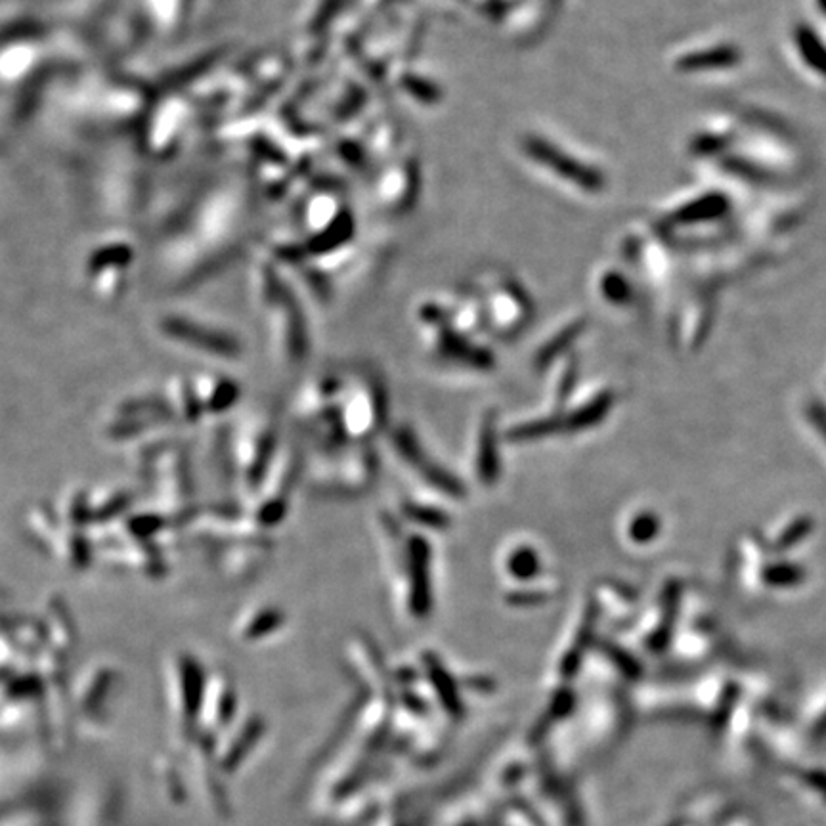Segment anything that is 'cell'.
<instances>
[{
  "mask_svg": "<svg viewBox=\"0 0 826 826\" xmlns=\"http://www.w3.org/2000/svg\"><path fill=\"white\" fill-rule=\"evenodd\" d=\"M337 459L320 463L312 471V486L333 496H356L370 488L379 473L377 454L370 444H352L350 450L335 452Z\"/></svg>",
  "mask_w": 826,
  "mask_h": 826,
  "instance_id": "1",
  "label": "cell"
},
{
  "mask_svg": "<svg viewBox=\"0 0 826 826\" xmlns=\"http://www.w3.org/2000/svg\"><path fill=\"white\" fill-rule=\"evenodd\" d=\"M387 391L375 377H360L341 400V419L352 444H370L387 425Z\"/></svg>",
  "mask_w": 826,
  "mask_h": 826,
  "instance_id": "2",
  "label": "cell"
},
{
  "mask_svg": "<svg viewBox=\"0 0 826 826\" xmlns=\"http://www.w3.org/2000/svg\"><path fill=\"white\" fill-rule=\"evenodd\" d=\"M431 557V544L425 536L412 534L406 538L400 570L406 580V607L415 620H425L433 610Z\"/></svg>",
  "mask_w": 826,
  "mask_h": 826,
  "instance_id": "3",
  "label": "cell"
},
{
  "mask_svg": "<svg viewBox=\"0 0 826 826\" xmlns=\"http://www.w3.org/2000/svg\"><path fill=\"white\" fill-rule=\"evenodd\" d=\"M392 446L396 454L402 457V461L419 473L417 477L427 482L431 488H435L436 492L452 500H463L467 496L465 484L446 467L438 465L431 456H427L425 448L408 427H398L392 433Z\"/></svg>",
  "mask_w": 826,
  "mask_h": 826,
  "instance_id": "4",
  "label": "cell"
},
{
  "mask_svg": "<svg viewBox=\"0 0 826 826\" xmlns=\"http://www.w3.org/2000/svg\"><path fill=\"white\" fill-rule=\"evenodd\" d=\"M473 471L482 486H494L500 479V448H498V415L484 412L477 423L473 440Z\"/></svg>",
  "mask_w": 826,
  "mask_h": 826,
  "instance_id": "5",
  "label": "cell"
},
{
  "mask_svg": "<svg viewBox=\"0 0 826 826\" xmlns=\"http://www.w3.org/2000/svg\"><path fill=\"white\" fill-rule=\"evenodd\" d=\"M436 350L440 356L459 362L463 366H469L473 370H490L494 364V358L490 352L479 350L477 347L467 345L461 335L457 337L454 333H442L438 337Z\"/></svg>",
  "mask_w": 826,
  "mask_h": 826,
  "instance_id": "6",
  "label": "cell"
},
{
  "mask_svg": "<svg viewBox=\"0 0 826 826\" xmlns=\"http://www.w3.org/2000/svg\"><path fill=\"white\" fill-rule=\"evenodd\" d=\"M505 572L519 584L536 582L542 572V561L538 551L532 545H515L505 557Z\"/></svg>",
  "mask_w": 826,
  "mask_h": 826,
  "instance_id": "7",
  "label": "cell"
},
{
  "mask_svg": "<svg viewBox=\"0 0 826 826\" xmlns=\"http://www.w3.org/2000/svg\"><path fill=\"white\" fill-rule=\"evenodd\" d=\"M400 513L406 521L415 522L429 530H446L452 524L450 515L444 509L435 507V505H427V503H419V501H402Z\"/></svg>",
  "mask_w": 826,
  "mask_h": 826,
  "instance_id": "8",
  "label": "cell"
},
{
  "mask_svg": "<svg viewBox=\"0 0 826 826\" xmlns=\"http://www.w3.org/2000/svg\"><path fill=\"white\" fill-rule=\"evenodd\" d=\"M563 425L555 417H536V419H526L511 425L503 436L509 442L521 444V442H534L545 436L555 435Z\"/></svg>",
  "mask_w": 826,
  "mask_h": 826,
  "instance_id": "9",
  "label": "cell"
},
{
  "mask_svg": "<svg viewBox=\"0 0 826 826\" xmlns=\"http://www.w3.org/2000/svg\"><path fill=\"white\" fill-rule=\"evenodd\" d=\"M551 595H553L551 589H545L536 582H530V584H522V586L507 591L505 593V603L509 607H515V609H532V607H538L545 601H549Z\"/></svg>",
  "mask_w": 826,
  "mask_h": 826,
  "instance_id": "10",
  "label": "cell"
},
{
  "mask_svg": "<svg viewBox=\"0 0 826 826\" xmlns=\"http://www.w3.org/2000/svg\"><path fill=\"white\" fill-rule=\"evenodd\" d=\"M285 622V614L280 609H264L261 614L253 618V622L247 626L249 637H259L268 635L272 631L280 630Z\"/></svg>",
  "mask_w": 826,
  "mask_h": 826,
  "instance_id": "11",
  "label": "cell"
}]
</instances>
